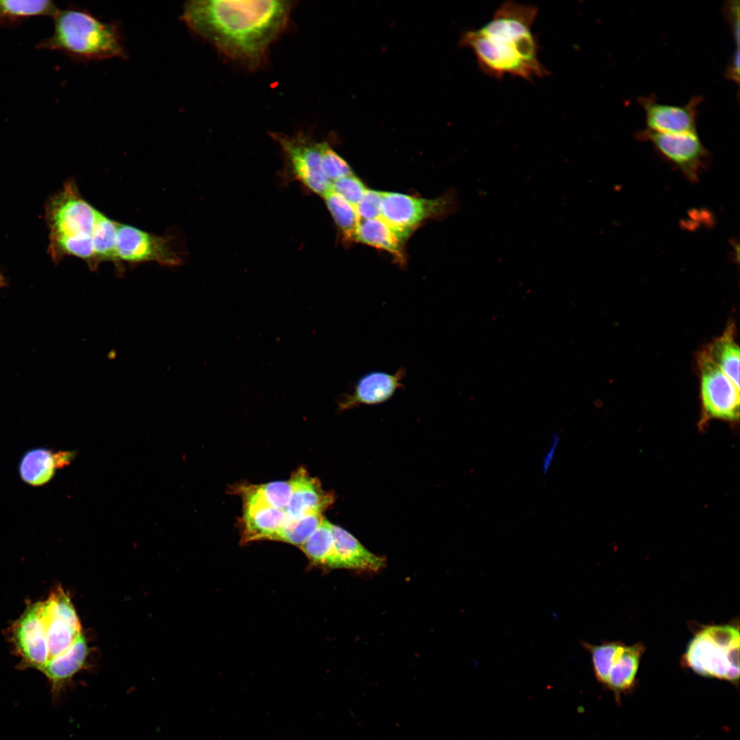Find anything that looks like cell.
<instances>
[{
	"instance_id": "6da1fadb",
	"label": "cell",
	"mask_w": 740,
	"mask_h": 740,
	"mask_svg": "<svg viewBox=\"0 0 740 740\" xmlns=\"http://www.w3.org/2000/svg\"><path fill=\"white\" fill-rule=\"evenodd\" d=\"M292 6L290 1L193 0L182 19L226 57L253 66L285 28Z\"/></svg>"
},
{
	"instance_id": "7a4b0ae2",
	"label": "cell",
	"mask_w": 740,
	"mask_h": 740,
	"mask_svg": "<svg viewBox=\"0 0 740 740\" xmlns=\"http://www.w3.org/2000/svg\"><path fill=\"white\" fill-rule=\"evenodd\" d=\"M538 8L513 1L503 3L482 27L466 32L460 45L473 51L478 64L486 75H506L528 81L549 75L538 58V38L532 32Z\"/></svg>"
},
{
	"instance_id": "3957f363",
	"label": "cell",
	"mask_w": 740,
	"mask_h": 740,
	"mask_svg": "<svg viewBox=\"0 0 740 740\" xmlns=\"http://www.w3.org/2000/svg\"><path fill=\"white\" fill-rule=\"evenodd\" d=\"M98 211L81 196L73 180L49 197L45 218L49 232L48 252L55 262L74 256L91 269L97 267L92 237Z\"/></svg>"
},
{
	"instance_id": "277c9868",
	"label": "cell",
	"mask_w": 740,
	"mask_h": 740,
	"mask_svg": "<svg viewBox=\"0 0 740 740\" xmlns=\"http://www.w3.org/2000/svg\"><path fill=\"white\" fill-rule=\"evenodd\" d=\"M54 30L37 49L58 51L80 61L125 58L120 27L78 8L58 10L53 17Z\"/></svg>"
},
{
	"instance_id": "5b68a950",
	"label": "cell",
	"mask_w": 740,
	"mask_h": 740,
	"mask_svg": "<svg viewBox=\"0 0 740 740\" xmlns=\"http://www.w3.org/2000/svg\"><path fill=\"white\" fill-rule=\"evenodd\" d=\"M739 630L732 625L703 627L691 640L682 658L697 674L737 685L739 680Z\"/></svg>"
},
{
	"instance_id": "8992f818",
	"label": "cell",
	"mask_w": 740,
	"mask_h": 740,
	"mask_svg": "<svg viewBox=\"0 0 740 740\" xmlns=\"http://www.w3.org/2000/svg\"><path fill=\"white\" fill-rule=\"evenodd\" d=\"M696 360L701 406L698 428L702 430L712 420L737 423L740 388L708 358L703 349L698 354Z\"/></svg>"
},
{
	"instance_id": "52a82bcc",
	"label": "cell",
	"mask_w": 740,
	"mask_h": 740,
	"mask_svg": "<svg viewBox=\"0 0 740 740\" xmlns=\"http://www.w3.org/2000/svg\"><path fill=\"white\" fill-rule=\"evenodd\" d=\"M271 136L280 145L291 177L323 197L331 188L332 183L322 166V142L315 141L303 132L291 136L273 132Z\"/></svg>"
},
{
	"instance_id": "ba28073f",
	"label": "cell",
	"mask_w": 740,
	"mask_h": 740,
	"mask_svg": "<svg viewBox=\"0 0 740 740\" xmlns=\"http://www.w3.org/2000/svg\"><path fill=\"white\" fill-rule=\"evenodd\" d=\"M116 254L120 263L155 262L175 266L181 262L180 256L174 250L169 238L119 222Z\"/></svg>"
},
{
	"instance_id": "9c48e42d",
	"label": "cell",
	"mask_w": 740,
	"mask_h": 740,
	"mask_svg": "<svg viewBox=\"0 0 740 740\" xmlns=\"http://www.w3.org/2000/svg\"><path fill=\"white\" fill-rule=\"evenodd\" d=\"M382 195L380 217L400 241L424 219L442 212L447 204L443 199H426L392 192Z\"/></svg>"
},
{
	"instance_id": "30bf717a",
	"label": "cell",
	"mask_w": 740,
	"mask_h": 740,
	"mask_svg": "<svg viewBox=\"0 0 740 740\" xmlns=\"http://www.w3.org/2000/svg\"><path fill=\"white\" fill-rule=\"evenodd\" d=\"M11 640L22 669L41 671L49 661L42 602L29 604L11 628Z\"/></svg>"
},
{
	"instance_id": "8fae6325",
	"label": "cell",
	"mask_w": 740,
	"mask_h": 740,
	"mask_svg": "<svg viewBox=\"0 0 740 740\" xmlns=\"http://www.w3.org/2000/svg\"><path fill=\"white\" fill-rule=\"evenodd\" d=\"M639 137L652 143L658 152L691 181L696 180L708 158V151L697 132L668 134L645 130Z\"/></svg>"
},
{
	"instance_id": "7c38bea8",
	"label": "cell",
	"mask_w": 740,
	"mask_h": 740,
	"mask_svg": "<svg viewBox=\"0 0 740 740\" xmlns=\"http://www.w3.org/2000/svg\"><path fill=\"white\" fill-rule=\"evenodd\" d=\"M702 98L695 96L683 106L661 103L652 96L640 99L648 128L659 133L696 132L698 106Z\"/></svg>"
},
{
	"instance_id": "4fadbf2b",
	"label": "cell",
	"mask_w": 740,
	"mask_h": 740,
	"mask_svg": "<svg viewBox=\"0 0 740 740\" xmlns=\"http://www.w3.org/2000/svg\"><path fill=\"white\" fill-rule=\"evenodd\" d=\"M405 370L399 369L395 373L373 371L365 374L356 382L353 391L342 396L338 402L341 410L360 404H375L391 398L397 389L403 387L402 380Z\"/></svg>"
},
{
	"instance_id": "5bb4252c",
	"label": "cell",
	"mask_w": 740,
	"mask_h": 740,
	"mask_svg": "<svg viewBox=\"0 0 740 740\" xmlns=\"http://www.w3.org/2000/svg\"><path fill=\"white\" fill-rule=\"evenodd\" d=\"M292 493L284 510L289 518L297 519L311 513H322L333 502V496L321 488L319 482L303 467L291 478Z\"/></svg>"
},
{
	"instance_id": "9a60e30c",
	"label": "cell",
	"mask_w": 740,
	"mask_h": 740,
	"mask_svg": "<svg viewBox=\"0 0 740 740\" xmlns=\"http://www.w3.org/2000/svg\"><path fill=\"white\" fill-rule=\"evenodd\" d=\"M243 517V542L276 540L284 524L286 513L260 500H245Z\"/></svg>"
},
{
	"instance_id": "2e32d148",
	"label": "cell",
	"mask_w": 740,
	"mask_h": 740,
	"mask_svg": "<svg viewBox=\"0 0 740 740\" xmlns=\"http://www.w3.org/2000/svg\"><path fill=\"white\" fill-rule=\"evenodd\" d=\"M332 530L335 569L376 572L385 566L384 558L371 552L347 530L334 524Z\"/></svg>"
},
{
	"instance_id": "e0dca14e",
	"label": "cell",
	"mask_w": 740,
	"mask_h": 740,
	"mask_svg": "<svg viewBox=\"0 0 740 740\" xmlns=\"http://www.w3.org/2000/svg\"><path fill=\"white\" fill-rule=\"evenodd\" d=\"M88 654V646L82 632L64 652L49 660L41 672L51 685L54 698L84 665Z\"/></svg>"
},
{
	"instance_id": "ac0fdd59",
	"label": "cell",
	"mask_w": 740,
	"mask_h": 740,
	"mask_svg": "<svg viewBox=\"0 0 740 740\" xmlns=\"http://www.w3.org/2000/svg\"><path fill=\"white\" fill-rule=\"evenodd\" d=\"M71 452L53 453L45 448H34L22 457L18 467L19 474L25 482L32 486H41L51 480L56 469L69 464Z\"/></svg>"
},
{
	"instance_id": "d6986e66",
	"label": "cell",
	"mask_w": 740,
	"mask_h": 740,
	"mask_svg": "<svg viewBox=\"0 0 740 740\" xmlns=\"http://www.w3.org/2000/svg\"><path fill=\"white\" fill-rule=\"evenodd\" d=\"M708 358L740 388V350L736 341V328L730 323L723 333L703 349Z\"/></svg>"
},
{
	"instance_id": "ffe728a7",
	"label": "cell",
	"mask_w": 740,
	"mask_h": 740,
	"mask_svg": "<svg viewBox=\"0 0 740 740\" xmlns=\"http://www.w3.org/2000/svg\"><path fill=\"white\" fill-rule=\"evenodd\" d=\"M644 646L641 643L626 646L613 665L608 674L606 686L611 690L617 702L621 694L630 692L635 685Z\"/></svg>"
},
{
	"instance_id": "44dd1931",
	"label": "cell",
	"mask_w": 740,
	"mask_h": 740,
	"mask_svg": "<svg viewBox=\"0 0 740 740\" xmlns=\"http://www.w3.org/2000/svg\"><path fill=\"white\" fill-rule=\"evenodd\" d=\"M41 602L50 660L66 651L82 633V628L55 612L45 601Z\"/></svg>"
},
{
	"instance_id": "7402d4cb",
	"label": "cell",
	"mask_w": 740,
	"mask_h": 740,
	"mask_svg": "<svg viewBox=\"0 0 740 740\" xmlns=\"http://www.w3.org/2000/svg\"><path fill=\"white\" fill-rule=\"evenodd\" d=\"M58 8L48 0H0V28L16 27L29 18L53 17Z\"/></svg>"
},
{
	"instance_id": "603a6c76",
	"label": "cell",
	"mask_w": 740,
	"mask_h": 740,
	"mask_svg": "<svg viewBox=\"0 0 740 740\" xmlns=\"http://www.w3.org/2000/svg\"><path fill=\"white\" fill-rule=\"evenodd\" d=\"M354 239L402 258V241L380 217L360 220Z\"/></svg>"
},
{
	"instance_id": "cb8c5ba5",
	"label": "cell",
	"mask_w": 740,
	"mask_h": 740,
	"mask_svg": "<svg viewBox=\"0 0 740 740\" xmlns=\"http://www.w3.org/2000/svg\"><path fill=\"white\" fill-rule=\"evenodd\" d=\"M332 525L323 519L319 527L300 547L312 565L335 569Z\"/></svg>"
},
{
	"instance_id": "d4e9b609",
	"label": "cell",
	"mask_w": 740,
	"mask_h": 740,
	"mask_svg": "<svg viewBox=\"0 0 740 740\" xmlns=\"http://www.w3.org/2000/svg\"><path fill=\"white\" fill-rule=\"evenodd\" d=\"M117 225L118 222L98 211L92 237L97 267L102 262L120 264L116 254Z\"/></svg>"
},
{
	"instance_id": "484cf974",
	"label": "cell",
	"mask_w": 740,
	"mask_h": 740,
	"mask_svg": "<svg viewBox=\"0 0 740 740\" xmlns=\"http://www.w3.org/2000/svg\"><path fill=\"white\" fill-rule=\"evenodd\" d=\"M323 197L335 223L342 234L347 239H354L356 230L360 221L356 208L331 188Z\"/></svg>"
},
{
	"instance_id": "4316f807",
	"label": "cell",
	"mask_w": 740,
	"mask_h": 740,
	"mask_svg": "<svg viewBox=\"0 0 740 740\" xmlns=\"http://www.w3.org/2000/svg\"><path fill=\"white\" fill-rule=\"evenodd\" d=\"M583 647L591 654L593 668L597 680L606 685L613 665L622 653L625 645L619 641L603 642L600 645L582 642Z\"/></svg>"
},
{
	"instance_id": "83f0119b",
	"label": "cell",
	"mask_w": 740,
	"mask_h": 740,
	"mask_svg": "<svg viewBox=\"0 0 740 740\" xmlns=\"http://www.w3.org/2000/svg\"><path fill=\"white\" fill-rule=\"evenodd\" d=\"M324 518L321 513H311L299 518L287 519L276 540L301 547L319 527Z\"/></svg>"
},
{
	"instance_id": "f1b7e54d",
	"label": "cell",
	"mask_w": 740,
	"mask_h": 740,
	"mask_svg": "<svg viewBox=\"0 0 740 740\" xmlns=\"http://www.w3.org/2000/svg\"><path fill=\"white\" fill-rule=\"evenodd\" d=\"M256 488L273 508L284 510L289 503L292 493L291 480L269 482L256 486Z\"/></svg>"
},
{
	"instance_id": "f546056e",
	"label": "cell",
	"mask_w": 740,
	"mask_h": 740,
	"mask_svg": "<svg viewBox=\"0 0 740 740\" xmlns=\"http://www.w3.org/2000/svg\"><path fill=\"white\" fill-rule=\"evenodd\" d=\"M321 158L324 173L331 183L339 178L353 174L347 162L326 142H322Z\"/></svg>"
},
{
	"instance_id": "4dcf8cb0",
	"label": "cell",
	"mask_w": 740,
	"mask_h": 740,
	"mask_svg": "<svg viewBox=\"0 0 740 740\" xmlns=\"http://www.w3.org/2000/svg\"><path fill=\"white\" fill-rule=\"evenodd\" d=\"M331 189L356 208L367 190L362 182L353 174L332 182Z\"/></svg>"
},
{
	"instance_id": "1f68e13d",
	"label": "cell",
	"mask_w": 740,
	"mask_h": 740,
	"mask_svg": "<svg viewBox=\"0 0 740 740\" xmlns=\"http://www.w3.org/2000/svg\"><path fill=\"white\" fill-rule=\"evenodd\" d=\"M382 192L367 189L356 209L360 220L380 217Z\"/></svg>"
},
{
	"instance_id": "d6a6232c",
	"label": "cell",
	"mask_w": 740,
	"mask_h": 740,
	"mask_svg": "<svg viewBox=\"0 0 740 740\" xmlns=\"http://www.w3.org/2000/svg\"><path fill=\"white\" fill-rule=\"evenodd\" d=\"M735 41L737 47L739 43V1H732L726 5Z\"/></svg>"
},
{
	"instance_id": "836d02e7",
	"label": "cell",
	"mask_w": 740,
	"mask_h": 740,
	"mask_svg": "<svg viewBox=\"0 0 740 740\" xmlns=\"http://www.w3.org/2000/svg\"><path fill=\"white\" fill-rule=\"evenodd\" d=\"M739 47L736 49L729 62L726 71L727 77L736 82H739Z\"/></svg>"
},
{
	"instance_id": "e575fe53",
	"label": "cell",
	"mask_w": 740,
	"mask_h": 740,
	"mask_svg": "<svg viewBox=\"0 0 740 740\" xmlns=\"http://www.w3.org/2000/svg\"><path fill=\"white\" fill-rule=\"evenodd\" d=\"M558 441V437H556V438L554 439L552 445L550 449L548 450L547 454L545 456V458L544 461H543V473L546 472L547 470L549 469V467H550V464L552 463V458H553V456H554V452H555V450L556 449Z\"/></svg>"
}]
</instances>
